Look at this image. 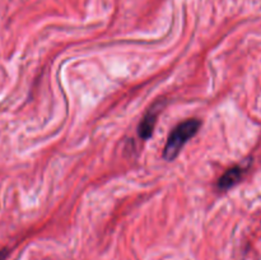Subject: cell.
I'll list each match as a JSON object with an SVG mask.
<instances>
[{
	"mask_svg": "<svg viewBox=\"0 0 261 260\" xmlns=\"http://www.w3.org/2000/svg\"><path fill=\"white\" fill-rule=\"evenodd\" d=\"M201 122L200 120L190 119L178 124L175 129L171 132L168 137L167 143H166L165 150H163V157L166 161L175 160L184 148V145L198 133L200 129Z\"/></svg>",
	"mask_w": 261,
	"mask_h": 260,
	"instance_id": "obj_1",
	"label": "cell"
},
{
	"mask_svg": "<svg viewBox=\"0 0 261 260\" xmlns=\"http://www.w3.org/2000/svg\"><path fill=\"white\" fill-rule=\"evenodd\" d=\"M244 172L245 170L242 167H240V166H234V167L228 168V170L219 177L218 184H217L219 190L226 191L228 190V189H231L232 186L236 185V184H239L240 180L242 178V176H244Z\"/></svg>",
	"mask_w": 261,
	"mask_h": 260,
	"instance_id": "obj_2",
	"label": "cell"
},
{
	"mask_svg": "<svg viewBox=\"0 0 261 260\" xmlns=\"http://www.w3.org/2000/svg\"><path fill=\"white\" fill-rule=\"evenodd\" d=\"M157 114L158 110L150 109L149 111L145 114V116L143 117V120L140 121L139 126H138V133H139V137L142 139H148V138L152 137L153 130H154L155 122H157Z\"/></svg>",
	"mask_w": 261,
	"mask_h": 260,
	"instance_id": "obj_3",
	"label": "cell"
},
{
	"mask_svg": "<svg viewBox=\"0 0 261 260\" xmlns=\"http://www.w3.org/2000/svg\"><path fill=\"white\" fill-rule=\"evenodd\" d=\"M8 256V250H0V260H5V257Z\"/></svg>",
	"mask_w": 261,
	"mask_h": 260,
	"instance_id": "obj_4",
	"label": "cell"
}]
</instances>
